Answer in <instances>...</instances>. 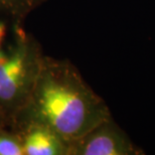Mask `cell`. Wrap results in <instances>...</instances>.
Here are the masks:
<instances>
[{
	"label": "cell",
	"mask_w": 155,
	"mask_h": 155,
	"mask_svg": "<svg viewBox=\"0 0 155 155\" xmlns=\"http://www.w3.org/2000/svg\"><path fill=\"white\" fill-rule=\"evenodd\" d=\"M110 117L106 102L71 61L45 55L29 97L10 127L39 123L71 143Z\"/></svg>",
	"instance_id": "6da1fadb"
},
{
	"label": "cell",
	"mask_w": 155,
	"mask_h": 155,
	"mask_svg": "<svg viewBox=\"0 0 155 155\" xmlns=\"http://www.w3.org/2000/svg\"><path fill=\"white\" fill-rule=\"evenodd\" d=\"M18 24L12 41L0 48V110L9 127L25 105L45 57L38 41Z\"/></svg>",
	"instance_id": "7a4b0ae2"
},
{
	"label": "cell",
	"mask_w": 155,
	"mask_h": 155,
	"mask_svg": "<svg viewBox=\"0 0 155 155\" xmlns=\"http://www.w3.org/2000/svg\"><path fill=\"white\" fill-rule=\"evenodd\" d=\"M136 145L112 117L70 143V155H141Z\"/></svg>",
	"instance_id": "3957f363"
},
{
	"label": "cell",
	"mask_w": 155,
	"mask_h": 155,
	"mask_svg": "<svg viewBox=\"0 0 155 155\" xmlns=\"http://www.w3.org/2000/svg\"><path fill=\"white\" fill-rule=\"evenodd\" d=\"M23 142L25 155H70V143L42 124L26 122L15 125Z\"/></svg>",
	"instance_id": "277c9868"
},
{
	"label": "cell",
	"mask_w": 155,
	"mask_h": 155,
	"mask_svg": "<svg viewBox=\"0 0 155 155\" xmlns=\"http://www.w3.org/2000/svg\"><path fill=\"white\" fill-rule=\"evenodd\" d=\"M0 155H25L19 132L9 126L0 129Z\"/></svg>",
	"instance_id": "5b68a950"
},
{
	"label": "cell",
	"mask_w": 155,
	"mask_h": 155,
	"mask_svg": "<svg viewBox=\"0 0 155 155\" xmlns=\"http://www.w3.org/2000/svg\"><path fill=\"white\" fill-rule=\"evenodd\" d=\"M9 22H11V21L0 16V48H2V45H4L8 38Z\"/></svg>",
	"instance_id": "8992f818"
},
{
	"label": "cell",
	"mask_w": 155,
	"mask_h": 155,
	"mask_svg": "<svg viewBox=\"0 0 155 155\" xmlns=\"http://www.w3.org/2000/svg\"><path fill=\"white\" fill-rule=\"evenodd\" d=\"M6 126H8V123L6 121V118L3 115V113L1 112V110H0V129Z\"/></svg>",
	"instance_id": "52a82bcc"
}]
</instances>
